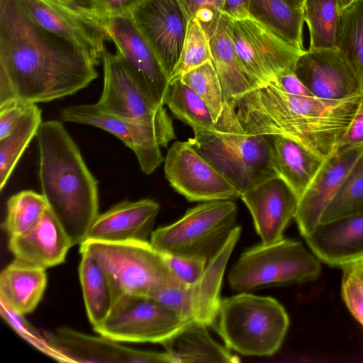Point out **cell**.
Masks as SVG:
<instances>
[{
	"instance_id": "6da1fadb",
	"label": "cell",
	"mask_w": 363,
	"mask_h": 363,
	"mask_svg": "<svg viewBox=\"0 0 363 363\" xmlns=\"http://www.w3.org/2000/svg\"><path fill=\"white\" fill-rule=\"evenodd\" d=\"M96 66L38 25L18 0H0V72L16 98L37 104L73 95L99 77Z\"/></svg>"
},
{
	"instance_id": "7a4b0ae2",
	"label": "cell",
	"mask_w": 363,
	"mask_h": 363,
	"mask_svg": "<svg viewBox=\"0 0 363 363\" xmlns=\"http://www.w3.org/2000/svg\"><path fill=\"white\" fill-rule=\"evenodd\" d=\"M360 95L328 100L291 94L267 84L237 99L235 111L247 133L284 136L326 159L349 127Z\"/></svg>"
},
{
	"instance_id": "3957f363",
	"label": "cell",
	"mask_w": 363,
	"mask_h": 363,
	"mask_svg": "<svg viewBox=\"0 0 363 363\" xmlns=\"http://www.w3.org/2000/svg\"><path fill=\"white\" fill-rule=\"evenodd\" d=\"M36 138L42 194L72 245L81 244L99 216L98 182L61 122H42Z\"/></svg>"
},
{
	"instance_id": "277c9868",
	"label": "cell",
	"mask_w": 363,
	"mask_h": 363,
	"mask_svg": "<svg viewBox=\"0 0 363 363\" xmlns=\"http://www.w3.org/2000/svg\"><path fill=\"white\" fill-rule=\"evenodd\" d=\"M190 145L241 194L267 179L279 177L267 136L247 133L235 111V100L225 101L211 130L194 131Z\"/></svg>"
},
{
	"instance_id": "5b68a950",
	"label": "cell",
	"mask_w": 363,
	"mask_h": 363,
	"mask_svg": "<svg viewBox=\"0 0 363 363\" xmlns=\"http://www.w3.org/2000/svg\"><path fill=\"white\" fill-rule=\"evenodd\" d=\"M215 324L228 349L245 356L266 357L281 347L289 318L275 298L242 292L220 299Z\"/></svg>"
},
{
	"instance_id": "8992f818",
	"label": "cell",
	"mask_w": 363,
	"mask_h": 363,
	"mask_svg": "<svg viewBox=\"0 0 363 363\" xmlns=\"http://www.w3.org/2000/svg\"><path fill=\"white\" fill-rule=\"evenodd\" d=\"M321 272L320 260L301 242L289 239L257 245L244 252L228 279L239 293L313 281Z\"/></svg>"
},
{
	"instance_id": "52a82bcc",
	"label": "cell",
	"mask_w": 363,
	"mask_h": 363,
	"mask_svg": "<svg viewBox=\"0 0 363 363\" xmlns=\"http://www.w3.org/2000/svg\"><path fill=\"white\" fill-rule=\"evenodd\" d=\"M237 211L232 200L203 202L176 222L153 230L150 242L161 253L202 257L208 262L235 227Z\"/></svg>"
},
{
	"instance_id": "ba28073f",
	"label": "cell",
	"mask_w": 363,
	"mask_h": 363,
	"mask_svg": "<svg viewBox=\"0 0 363 363\" xmlns=\"http://www.w3.org/2000/svg\"><path fill=\"white\" fill-rule=\"evenodd\" d=\"M80 252L90 255L106 270L119 297L125 294L149 296L179 281L150 241L84 240Z\"/></svg>"
},
{
	"instance_id": "9c48e42d",
	"label": "cell",
	"mask_w": 363,
	"mask_h": 363,
	"mask_svg": "<svg viewBox=\"0 0 363 363\" xmlns=\"http://www.w3.org/2000/svg\"><path fill=\"white\" fill-rule=\"evenodd\" d=\"M189 321L148 296L125 294L94 330L118 342L162 344Z\"/></svg>"
},
{
	"instance_id": "30bf717a",
	"label": "cell",
	"mask_w": 363,
	"mask_h": 363,
	"mask_svg": "<svg viewBox=\"0 0 363 363\" xmlns=\"http://www.w3.org/2000/svg\"><path fill=\"white\" fill-rule=\"evenodd\" d=\"M104 85L96 103L103 111L149 127L169 143L175 138L172 118L155 107L136 83L119 55L105 49L101 59Z\"/></svg>"
},
{
	"instance_id": "8fae6325",
	"label": "cell",
	"mask_w": 363,
	"mask_h": 363,
	"mask_svg": "<svg viewBox=\"0 0 363 363\" xmlns=\"http://www.w3.org/2000/svg\"><path fill=\"white\" fill-rule=\"evenodd\" d=\"M29 16L47 31L72 44L98 65L107 38L88 5L62 0H18Z\"/></svg>"
},
{
	"instance_id": "7c38bea8",
	"label": "cell",
	"mask_w": 363,
	"mask_h": 363,
	"mask_svg": "<svg viewBox=\"0 0 363 363\" xmlns=\"http://www.w3.org/2000/svg\"><path fill=\"white\" fill-rule=\"evenodd\" d=\"M103 26L115 44L116 52L147 99L155 107H164L169 77L130 13L107 18Z\"/></svg>"
},
{
	"instance_id": "4fadbf2b",
	"label": "cell",
	"mask_w": 363,
	"mask_h": 363,
	"mask_svg": "<svg viewBox=\"0 0 363 363\" xmlns=\"http://www.w3.org/2000/svg\"><path fill=\"white\" fill-rule=\"evenodd\" d=\"M170 186L189 201L235 200L241 192L188 141H176L164 158Z\"/></svg>"
},
{
	"instance_id": "5bb4252c",
	"label": "cell",
	"mask_w": 363,
	"mask_h": 363,
	"mask_svg": "<svg viewBox=\"0 0 363 363\" xmlns=\"http://www.w3.org/2000/svg\"><path fill=\"white\" fill-rule=\"evenodd\" d=\"M233 37L241 62L260 86L283 72L294 71L306 50L292 46L251 18L233 22Z\"/></svg>"
},
{
	"instance_id": "9a60e30c",
	"label": "cell",
	"mask_w": 363,
	"mask_h": 363,
	"mask_svg": "<svg viewBox=\"0 0 363 363\" xmlns=\"http://www.w3.org/2000/svg\"><path fill=\"white\" fill-rule=\"evenodd\" d=\"M64 121L91 125L113 135L135 155L140 169L152 174L164 158L161 147L169 143L155 130L145 125L107 113L96 104L67 106L62 110Z\"/></svg>"
},
{
	"instance_id": "2e32d148",
	"label": "cell",
	"mask_w": 363,
	"mask_h": 363,
	"mask_svg": "<svg viewBox=\"0 0 363 363\" xmlns=\"http://www.w3.org/2000/svg\"><path fill=\"white\" fill-rule=\"evenodd\" d=\"M130 16L170 78L183 47L189 18L179 0H145Z\"/></svg>"
},
{
	"instance_id": "e0dca14e",
	"label": "cell",
	"mask_w": 363,
	"mask_h": 363,
	"mask_svg": "<svg viewBox=\"0 0 363 363\" xmlns=\"http://www.w3.org/2000/svg\"><path fill=\"white\" fill-rule=\"evenodd\" d=\"M294 72L313 96L320 99L340 100L363 93L358 72L337 48L306 50Z\"/></svg>"
},
{
	"instance_id": "ac0fdd59",
	"label": "cell",
	"mask_w": 363,
	"mask_h": 363,
	"mask_svg": "<svg viewBox=\"0 0 363 363\" xmlns=\"http://www.w3.org/2000/svg\"><path fill=\"white\" fill-rule=\"evenodd\" d=\"M45 337L67 362L174 363L167 352L135 350L102 335H88L67 328Z\"/></svg>"
},
{
	"instance_id": "d6986e66",
	"label": "cell",
	"mask_w": 363,
	"mask_h": 363,
	"mask_svg": "<svg viewBox=\"0 0 363 363\" xmlns=\"http://www.w3.org/2000/svg\"><path fill=\"white\" fill-rule=\"evenodd\" d=\"M240 199L249 209L262 244L276 242L294 218L298 198L280 177H274L242 192Z\"/></svg>"
},
{
	"instance_id": "ffe728a7",
	"label": "cell",
	"mask_w": 363,
	"mask_h": 363,
	"mask_svg": "<svg viewBox=\"0 0 363 363\" xmlns=\"http://www.w3.org/2000/svg\"><path fill=\"white\" fill-rule=\"evenodd\" d=\"M363 152V146L334 152L328 157L298 199L294 219L304 238L320 222L322 215Z\"/></svg>"
},
{
	"instance_id": "44dd1931",
	"label": "cell",
	"mask_w": 363,
	"mask_h": 363,
	"mask_svg": "<svg viewBox=\"0 0 363 363\" xmlns=\"http://www.w3.org/2000/svg\"><path fill=\"white\" fill-rule=\"evenodd\" d=\"M304 238L311 252L328 265L340 267L363 259V207L320 222Z\"/></svg>"
},
{
	"instance_id": "7402d4cb",
	"label": "cell",
	"mask_w": 363,
	"mask_h": 363,
	"mask_svg": "<svg viewBox=\"0 0 363 363\" xmlns=\"http://www.w3.org/2000/svg\"><path fill=\"white\" fill-rule=\"evenodd\" d=\"M160 211V204L150 199L118 203L99 214L84 240L148 241Z\"/></svg>"
},
{
	"instance_id": "603a6c76",
	"label": "cell",
	"mask_w": 363,
	"mask_h": 363,
	"mask_svg": "<svg viewBox=\"0 0 363 363\" xmlns=\"http://www.w3.org/2000/svg\"><path fill=\"white\" fill-rule=\"evenodd\" d=\"M72 246L49 208L31 230L9 240V249L16 259L45 269L64 262Z\"/></svg>"
},
{
	"instance_id": "cb8c5ba5",
	"label": "cell",
	"mask_w": 363,
	"mask_h": 363,
	"mask_svg": "<svg viewBox=\"0 0 363 363\" xmlns=\"http://www.w3.org/2000/svg\"><path fill=\"white\" fill-rule=\"evenodd\" d=\"M233 21L221 14L210 38L211 61L226 101L236 100L260 84L241 62L233 37Z\"/></svg>"
},
{
	"instance_id": "d4e9b609",
	"label": "cell",
	"mask_w": 363,
	"mask_h": 363,
	"mask_svg": "<svg viewBox=\"0 0 363 363\" xmlns=\"http://www.w3.org/2000/svg\"><path fill=\"white\" fill-rule=\"evenodd\" d=\"M240 234L241 227L235 226L222 249L207 262L199 281L190 286L192 320L206 326L215 324L225 269Z\"/></svg>"
},
{
	"instance_id": "484cf974",
	"label": "cell",
	"mask_w": 363,
	"mask_h": 363,
	"mask_svg": "<svg viewBox=\"0 0 363 363\" xmlns=\"http://www.w3.org/2000/svg\"><path fill=\"white\" fill-rule=\"evenodd\" d=\"M46 285L45 269L15 259L1 273L0 302L24 315L37 307Z\"/></svg>"
},
{
	"instance_id": "4316f807",
	"label": "cell",
	"mask_w": 363,
	"mask_h": 363,
	"mask_svg": "<svg viewBox=\"0 0 363 363\" xmlns=\"http://www.w3.org/2000/svg\"><path fill=\"white\" fill-rule=\"evenodd\" d=\"M206 325L191 320L162 345L174 363H236L239 358L216 342Z\"/></svg>"
},
{
	"instance_id": "83f0119b",
	"label": "cell",
	"mask_w": 363,
	"mask_h": 363,
	"mask_svg": "<svg viewBox=\"0 0 363 363\" xmlns=\"http://www.w3.org/2000/svg\"><path fill=\"white\" fill-rule=\"evenodd\" d=\"M272 138V145L279 176L299 199L325 159L290 138L280 135Z\"/></svg>"
},
{
	"instance_id": "f1b7e54d",
	"label": "cell",
	"mask_w": 363,
	"mask_h": 363,
	"mask_svg": "<svg viewBox=\"0 0 363 363\" xmlns=\"http://www.w3.org/2000/svg\"><path fill=\"white\" fill-rule=\"evenodd\" d=\"M80 253L79 279L86 314L94 328L108 317L119 295L100 264L88 253Z\"/></svg>"
},
{
	"instance_id": "f546056e",
	"label": "cell",
	"mask_w": 363,
	"mask_h": 363,
	"mask_svg": "<svg viewBox=\"0 0 363 363\" xmlns=\"http://www.w3.org/2000/svg\"><path fill=\"white\" fill-rule=\"evenodd\" d=\"M250 16L292 46L306 50L303 45V9L284 0H250Z\"/></svg>"
},
{
	"instance_id": "4dcf8cb0",
	"label": "cell",
	"mask_w": 363,
	"mask_h": 363,
	"mask_svg": "<svg viewBox=\"0 0 363 363\" xmlns=\"http://www.w3.org/2000/svg\"><path fill=\"white\" fill-rule=\"evenodd\" d=\"M41 110L30 104L6 138L0 140V190L3 191L20 158L42 123Z\"/></svg>"
},
{
	"instance_id": "1f68e13d",
	"label": "cell",
	"mask_w": 363,
	"mask_h": 363,
	"mask_svg": "<svg viewBox=\"0 0 363 363\" xmlns=\"http://www.w3.org/2000/svg\"><path fill=\"white\" fill-rule=\"evenodd\" d=\"M341 11L338 0H305L303 15L309 33L308 50L337 48Z\"/></svg>"
},
{
	"instance_id": "d6a6232c",
	"label": "cell",
	"mask_w": 363,
	"mask_h": 363,
	"mask_svg": "<svg viewBox=\"0 0 363 363\" xmlns=\"http://www.w3.org/2000/svg\"><path fill=\"white\" fill-rule=\"evenodd\" d=\"M176 118L194 131L211 130L216 123L203 100L181 79L170 83L165 104Z\"/></svg>"
},
{
	"instance_id": "836d02e7",
	"label": "cell",
	"mask_w": 363,
	"mask_h": 363,
	"mask_svg": "<svg viewBox=\"0 0 363 363\" xmlns=\"http://www.w3.org/2000/svg\"><path fill=\"white\" fill-rule=\"evenodd\" d=\"M48 208L43 194L31 190L19 191L7 201L3 228L9 237L22 235L38 223Z\"/></svg>"
},
{
	"instance_id": "e575fe53",
	"label": "cell",
	"mask_w": 363,
	"mask_h": 363,
	"mask_svg": "<svg viewBox=\"0 0 363 363\" xmlns=\"http://www.w3.org/2000/svg\"><path fill=\"white\" fill-rule=\"evenodd\" d=\"M337 48L358 72L363 86V0L342 10L337 32Z\"/></svg>"
},
{
	"instance_id": "d590c367",
	"label": "cell",
	"mask_w": 363,
	"mask_h": 363,
	"mask_svg": "<svg viewBox=\"0 0 363 363\" xmlns=\"http://www.w3.org/2000/svg\"><path fill=\"white\" fill-rule=\"evenodd\" d=\"M363 207V152L345 178L340 188L323 212L320 222L328 221Z\"/></svg>"
},
{
	"instance_id": "8d00e7d4",
	"label": "cell",
	"mask_w": 363,
	"mask_h": 363,
	"mask_svg": "<svg viewBox=\"0 0 363 363\" xmlns=\"http://www.w3.org/2000/svg\"><path fill=\"white\" fill-rule=\"evenodd\" d=\"M181 80L203 100L216 123L226 100L211 60L186 73Z\"/></svg>"
},
{
	"instance_id": "74e56055",
	"label": "cell",
	"mask_w": 363,
	"mask_h": 363,
	"mask_svg": "<svg viewBox=\"0 0 363 363\" xmlns=\"http://www.w3.org/2000/svg\"><path fill=\"white\" fill-rule=\"evenodd\" d=\"M210 60V38L200 22L191 18L179 61L169 78L170 83L181 79L186 73Z\"/></svg>"
},
{
	"instance_id": "f35d334b",
	"label": "cell",
	"mask_w": 363,
	"mask_h": 363,
	"mask_svg": "<svg viewBox=\"0 0 363 363\" xmlns=\"http://www.w3.org/2000/svg\"><path fill=\"white\" fill-rule=\"evenodd\" d=\"M340 268L342 299L350 313L363 327V259L347 263Z\"/></svg>"
},
{
	"instance_id": "ab89813d",
	"label": "cell",
	"mask_w": 363,
	"mask_h": 363,
	"mask_svg": "<svg viewBox=\"0 0 363 363\" xmlns=\"http://www.w3.org/2000/svg\"><path fill=\"white\" fill-rule=\"evenodd\" d=\"M0 311L2 318L21 337L45 354L60 362H64L62 357L51 345L47 337L40 335L27 322L23 315L13 312L2 302H0Z\"/></svg>"
},
{
	"instance_id": "60d3db41",
	"label": "cell",
	"mask_w": 363,
	"mask_h": 363,
	"mask_svg": "<svg viewBox=\"0 0 363 363\" xmlns=\"http://www.w3.org/2000/svg\"><path fill=\"white\" fill-rule=\"evenodd\" d=\"M148 296L183 318L192 320L190 286L180 281L157 289Z\"/></svg>"
},
{
	"instance_id": "b9f144b4",
	"label": "cell",
	"mask_w": 363,
	"mask_h": 363,
	"mask_svg": "<svg viewBox=\"0 0 363 363\" xmlns=\"http://www.w3.org/2000/svg\"><path fill=\"white\" fill-rule=\"evenodd\" d=\"M189 19L196 18L209 37L215 31L224 0H179Z\"/></svg>"
},
{
	"instance_id": "7bdbcfd3",
	"label": "cell",
	"mask_w": 363,
	"mask_h": 363,
	"mask_svg": "<svg viewBox=\"0 0 363 363\" xmlns=\"http://www.w3.org/2000/svg\"><path fill=\"white\" fill-rule=\"evenodd\" d=\"M162 255L173 275L189 286H193L199 281L208 262L202 257L164 253Z\"/></svg>"
},
{
	"instance_id": "ee69618b",
	"label": "cell",
	"mask_w": 363,
	"mask_h": 363,
	"mask_svg": "<svg viewBox=\"0 0 363 363\" xmlns=\"http://www.w3.org/2000/svg\"><path fill=\"white\" fill-rule=\"evenodd\" d=\"M145 0H90L88 6L91 13L101 21L107 18L129 14Z\"/></svg>"
},
{
	"instance_id": "f6af8a7d",
	"label": "cell",
	"mask_w": 363,
	"mask_h": 363,
	"mask_svg": "<svg viewBox=\"0 0 363 363\" xmlns=\"http://www.w3.org/2000/svg\"><path fill=\"white\" fill-rule=\"evenodd\" d=\"M363 146V93L360 95L356 113L335 152Z\"/></svg>"
},
{
	"instance_id": "bcb514c9",
	"label": "cell",
	"mask_w": 363,
	"mask_h": 363,
	"mask_svg": "<svg viewBox=\"0 0 363 363\" xmlns=\"http://www.w3.org/2000/svg\"><path fill=\"white\" fill-rule=\"evenodd\" d=\"M30 104L16 99L0 106V140L10 134Z\"/></svg>"
},
{
	"instance_id": "7dc6e473",
	"label": "cell",
	"mask_w": 363,
	"mask_h": 363,
	"mask_svg": "<svg viewBox=\"0 0 363 363\" xmlns=\"http://www.w3.org/2000/svg\"><path fill=\"white\" fill-rule=\"evenodd\" d=\"M269 84L291 94L306 96H313L297 77L294 71H289L279 74L276 79Z\"/></svg>"
},
{
	"instance_id": "c3c4849f",
	"label": "cell",
	"mask_w": 363,
	"mask_h": 363,
	"mask_svg": "<svg viewBox=\"0 0 363 363\" xmlns=\"http://www.w3.org/2000/svg\"><path fill=\"white\" fill-rule=\"evenodd\" d=\"M250 0H224L221 13L233 21L250 18Z\"/></svg>"
},
{
	"instance_id": "681fc988",
	"label": "cell",
	"mask_w": 363,
	"mask_h": 363,
	"mask_svg": "<svg viewBox=\"0 0 363 363\" xmlns=\"http://www.w3.org/2000/svg\"><path fill=\"white\" fill-rule=\"evenodd\" d=\"M289 5L295 8L303 9L305 0H284Z\"/></svg>"
},
{
	"instance_id": "f907efd6",
	"label": "cell",
	"mask_w": 363,
	"mask_h": 363,
	"mask_svg": "<svg viewBox=\"0 0 363 363\" xmlns=\"http://www.w3.org/2000/svg\"><path fill=\"white\" fill-rule=\"evenodd\" d=\"M357 1L359 0H338V2L341 10H343Z\"/></svg>"
},
{
	"instance_id": "816d5d0a",
	"label": "cell",
	"mask_w": 363,
	"mask_h": 363,
	"mask_svg": "<svg viewBox=\"0 0 363 363\" xmlns=\"http://www.w3.org/2000/svg\"><path fill=\"white\" fill-rule=\"evenodd\" d=\"M62 1H67L69 3H72V4H80V3H79V0H62Z\"/></svg>"
}]
</instances>
